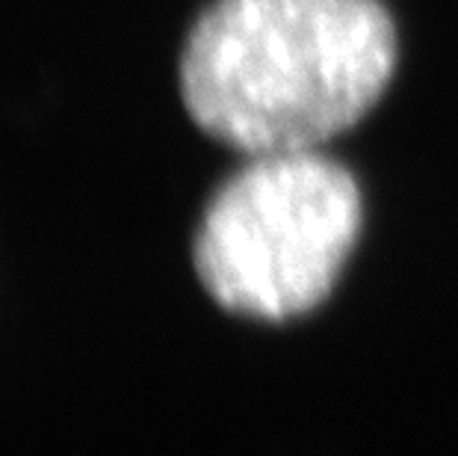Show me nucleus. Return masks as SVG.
I'll use <instances>...</instances> for the list:
<instances>
[{
  "instance_id": "nucleus-1",
  "label": "nucleus",
  "mask_w": 458,
  "mask_h": 456,
  "mask_svg": "<svg viewBox=\"0 0 458 456\" xmlns=\"http://www.w3.org/2000/svg\"><path fill=\"white\" fill-rule=\"evenodd\" d=\"M396 60L382 0H213L183 39L181 101L246 158L319 149L373 110Z\"/></svg>"
},
{
  "instance_id": "nucleus-2",
  "label": "nucleus",
  "mask_w": 458,
  "mask_h": 456,
  "mask_svg": "<svg viewBox=\"0 0 458 456\" xmlns=\"http://www.w3.org/2000/svg\"><path fill=\"white\" fill-rule=\"evenodd\" d=\"M360 217L355 176L319 149L251 154L204 208L192 244L199 279L233 314L301 317L331 294Z\"/></svg>"
}]
</instances>
